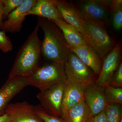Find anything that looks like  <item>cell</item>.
I'll return each instance as SVG.
<instances>
[{
	"instance_id": "25",
	"label": "cell",
	"mask_w": 122,
	"mask_h": 122,
	"mask_svg": "<svg viewBox=\"0 0 122 122\" xmlns=\"http://www.w3.org/2000/svg\"><path fill=\"white\" fill-rule=\"evenodd\" d=\"M109 85L116 87H122V63L120 64L115 72Z\"/></svg>"
},
{
	"instance_id": "3",
	"label": "cell",
	"mask_w": 122,
	"mask_h": 122,
	"mask_svg": "<svg viewBox=\"0 0 122 122\" xmlns=\"http://www.w3.org/2000/svg\"><path fill=\"white\" fill-rule=\"evenodd\" d=\"M28 86L44 91L56 84L64 83L66 81L63 63L50 62L39 66L29 77Z\"/></svg>"
},
{
	"instance_id": "2",
	"label": "cell",
	"mask_w": 122,
	"mask_h": 122,
	"mask_svg": "<svg viewBox=\"0 0 122 122\" xmlns=\"http://www.w3.org/2000/svg\"><path fill=\"white\" fill-rule=\"evenodd\" d=\"M37 25L21 46L17 53L9 77H29L39 66L41 55V42L38 35Z\"/></svg>"
},
{
	"instance_id": "4",
	"label": "cell",
	"mask_w": 122,
	"mask_h": 122,
	"mask_svg": "<svg viewBox=\"0 0 122 122\" xmlns=\"http://www.w3.org/2000/svg\"><path fill=\"white\" fill-rule=\"evenodd\" d=\"M84 20L85 40L96 51L103 61L116 44L104 27L93 22Z\"/></svg>"
},
{
	"instance_id": "13",
	"label": "cell",
	"mask_w": 122,
	"mask_h": 122,
	"mask_svg": "<svg viewBox=\"0 0 122 122\" xmlns=\"http://www.w3.org/2000/svg\"><path fill=\"white\" fill-rule=\"evenodd\" d=\"M56 5L63 20L74 26L85 38L84 20L78 8L74 5L62 0H56Z\"/></svg>"
},
{
	"instance_id": "20",
	"label": "cell",
	"mask_w": 122,
	"mask_h": 122,
	"mask_svg": "<svg viewBox=\"0 0 122 122\" xmlns=\"http://www.w3.org/2000/svg\"><path fill=\"white\" fill-rule=\"evenodd\" d=\"M104 93L107 104L122 103V88L116 87L110 85L104 87Z\"/></svg>"
},
{
	"instance_id": "22",
	"label": "cell",
	"mask_w": 122,
	"mask_h": 122,
	"mask_svg": "<svg viewBox=\"0 0 122 122\" xmlns=\"http://www.w3.org/2000/svg\"><path fill=\"white\" fill-rule=\"evenodd\" d=\"M24 0H1L3 20L22 4Z\"/></svg>"
},
{
	"instance_id": "28",
	"label": "cell",
	"mask_w": 122,
	"mask_h": 122,
	"mask_svg": "<svg viewBox=\"0 0 122 122\" xmlns=\"http://www.w3.org/2000/svg\"><path fill=\"white\" fill-rule=\"evenodd\" d=\"M3 17H2V5L1 0H0V29L2 27L3 23Z\"/></svg>"
},
{
	"instance_id": "15",
	"label": "cell",
	"mask_w": 122,
	"mask_h": 122,
	"mask_svg": "<svg viewBox=\"0 0 122 122\" xmlns=\"http://www.w3.org/2000/svg\"><path fill=\"white\" fill-rule=\"evenodd\" d=\"M96 75L100 74L103 61L96 51L89 44L69 48Z\"/></svg>"
},
{
	"instance_id": "23",
	"label": "cell",
	"mask_w": 122,
	"mask_h": 122,
	"mask_svg": "<svg viewBox=\"0 0 122 122\" xmlns=\"http://www.w3.org/2000/svg\"><path fill=\"white\" fill-rule=\"evenodd\" d=\"M35 113L44 122H65L62 118L50 115L40 106L34 107Z\"/></svg>"
},
{
	"instance_id": "27",
	"label": "cell",
	"mask_w": 122,
	"mask_h": 122,
	"mask_svg": "<svg viewBox=\"0 0 122 122\" xmlns=\"http://www.w3.org/2000/svg\"><path fill=\"white\" fill-rule=\"evenodd\" d=\"M12 117L9 113L5 112L3 115L0 116V122H11Z\"/></svg>"
},
{
	"instance_id": "24",
	"label": "cell",
	"mask_w": 122,
	"mask_h": 122,
	"mask_svg": "<svg viewBox=\"0 0 122 122\" xmlns=\"http://www.w3.org/2000/svg\"><path fill=\"white\" fill-rule=\"evenodd\" d=\"M13 46L6 32L0 29V50L5 53L12 51Z\"/></svg>"
},
{
	"instance_id": "8",
	"label": "cell",
	"mask_w": 122,
	"mask_h": 122,
	"mask_svg": "<svg viewBox=\"0 0 122 122\" xmlns=\"http://www.w3.org/2000/svg\"><path fill=\"white\" fill-rule=\"evenodd\" d=\"M122 46L121 41L118 42L112 50L103 59L101 71L95 82L97 85L104 87L110 84L115 72L120 63Z\"/></svg>"
},
{
	"instance_id": "12",
	"label": "cell",
	"mask_w": 122,
	"mask_h": 122,
	"mask_svg": "<svg viewBox=\"0 0 122 122\" xmlns=\"http://www.w3.org/2000/svg\"><path fill=\"white\" fill-rule=\"evenodd\" d=\"M85 86L78 83L66 81L61 106V118L65 116L70 109L77 103L85 102Z\"/></svg>"
},
{
	"instance_id": "18",
	"label": "cell",
	"mask_w": 122,
	"mask_h": 122,
	"mask_svg": "<svg viewBox=\"0 0 122 122\" xmlns=\"http://www.w3.org/2000/svg\"><path fill=\"white\" fill-rule=\"evenodd\" d=\"M92 117L89 107L83 102L72 107L62 119L65 122H90Z\"/></svg>"
},
{
	"instance_id": "14",
	"label": "cell",
	"mask_w": 122,
	"mask_h": 122,
	"mask_svg": "<svg viewBox=\"0 0 122 122\" xmlns=\"http://www.w3.org/2000/svg\"><path fill=\"white\" fill-rule=\"evenodd\" d=\"M5 112L10 114L11 122H44L34 111V107L26 102L10 103Z\"/></svg>"
},
{
	"instance_id": "17",
	"label": "cell",
	"mask_w": 122,
	"mask_h": 122,
	"mask_svg": "<svg viewBox=\"0 0 122 122\" xmlns=\"http://www.w3.org/2000/svg\"><path fill=\"white\" fill-rule=\"evenodd\" d=\"M52 21L56 24L61 31L69 48H73L88 44L81 33L64 20L58 19Z\"/></svg>"
},
{
	"instance_id": "21",
	"label": "cell",
	"mask_w": 122,
	"mask_h": 122,
	"mask_svg": "<svg viewBox=\"0 0 122 122\" xmlns=\"http://www.w3.org/2000/svg\"><path fill=\"white\" fill-rule=\"evenodd\" d=\"M104 111L107 122H120L122 119L121 104H107Z\"/></svg>"
},
{
	"instance_id": "29",
	"label": "cell",
	"mask_w": 122,
	"mask_h": 122,
	"mask_svg": "<svg viewBox=\"0 0 122 122\" xmlns=\"http://www.w3.org/2000/svg\"><path fill=\"white\" fill-rule=\"evenodd\" d=\"M120 122H122V119H121V120H120Z\"/></svg>"
},
{
	"instance_id": "10",
	"label": "cell",
	"mask_w": 122,
	"mask_h": 122,
	"mask_svg": "<svg viewBox=\"0 0 122 122\" xmlns=\"http://www.w3.org/2000/svg\"><path fill=\"white\" fill-rule=\"evenodd\" d=\"M36 0H24L22 4L10 14L3 21L1 29L5 32L15 33L21 30L27 14Z\"/></svg>"
},
{
	"instance_id": "16",
	"label": "cell",
	"mask_w": 122,
	"mask_h": 122,
	"mask_svg": "<svg viewBox=\"0 0 122 122\" xmlns=\"http://www.w3.org/2000/svg\"><path fill=\"white\" fill-rule=\"evenodd\" d=\"M30 15H35L51 21L58 19L63 20L57 8L56 0H36L27 14V16Z\"/></svg>"
},
{
	"instance_id": "19",
	"label": "cell",
	"mask_w": 122,
	"mask_h": 122,
	"mask_svg": "<svg viewBox=\"0 0 122 122\" xmlns=\"http://www.w3.org/2000/svg\"><path fill=\"white\" fill-rule=\"evenodd\" d=\"M112 14L113 25L117 30H120L122 28V0H112L110 8Z\"/></svg>"
},
{
	"instance_id": "7",
	"label": "cell",
	"mask_w": 122,
	"mask_h": 122,
	"mask_svg": "<svg viewBox=\"0 0 122 122\" xmlns=\"http://www.w3.org/2000/svg\"><path fill=\"white\" fill-rule=\"evenodd\" d=\"M64 83L56 84L42 91L37 97L41 107L50 115L61 118Z\"/></svg>"
},
{
	"instance_id": "9",
	"label": "cell",
	"mask_w": 122,
	"mask_h": 122,
	"mask_svg": "<svg viewBox=\"0 0 122 122\" xmlns=\"http://www.w3.org/2000/svg\"><path fill=\"white\" fill-rule=\"evenodd\" d=\"M28 86V79L27 77L8 78L0 89V116L5 113L7 107L13 98Z\"/></svg>"
},
{
	"instance_id": "6",
	"label": "cell",
	"mask_w": 122,
	"mask_h": 122,
	"mask_svg": "<svg viewBox=\"0 0 122 122\" xmlns=\"http://www.w3.org/2000/svg\"><path fill=\"white\" fill-rule=\"evenodd\" d=\"M112 0H89L83 1L78 8L85 20L107 27Z\"/></svg>"
},
{
	"instance_id": "5",
	"label": "cell",
	"mask_w": 122,
	"mask_h": 122,
	"mask_svg": "<svg viewBox=\"0 0 122 122\" xmlns=\"http://www.w3.org/2000/svg\"><path fill=\"white\" fill-rule=\"evenodd\" d=\"M64 66L66 81L85 87L96 82V75L71 51Z\"/></svg>"
},
{
	"instance_id": "26",
	"label": "cell",
	"mask_w": 122,
	"mask_h": 122,
	"mask_svg": "<svg viewBox=\"0 0 122 122\" xmlns=\"http://www.w3.org/2000/svg\"><path fill=\"white\" fill-rule=\"evenodd\" d=\"M90 122H107L104 111L92 117Z\"/></svg>"
},
{
	"instance_id": "11",
	"label": "cell",
	"mask_w": 122,
	"mask_h": 122,
	"mask_svg": "<svg viewBox=\"0 0 122 122\" xmlns=\"http://www.w3.org/2000/svg\"><path fill=\"white\" fill-rule=\"evenodd\" d=\"M85 102L87 105L92 117L98 114L105 110L107 105L104 87L95 83L85 87L84 90Z\"/></svg>"
},
{
	"instance_id": "1",
	"label": "cell",
	"mask_w": 122,
	"mask_h": 122,
	"mask_svg": "<svg viewBox=\"0 0 122 122\" xmlns=\"http://www.w3.org/2000/svg\"><path fill=\"white\" fill-rule=\"evenodd\" d=\"M42 30L44 38L41 42V54L51 62L65 64L70 52L63 34L54 22L38 17L37 24Z\"/></svg>"
}]
</instances>
